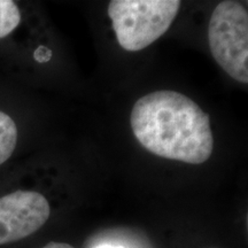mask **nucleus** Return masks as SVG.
Masks as SVG:
<instances>
[{
	"label": "nucleus",
	"mask_w": 248,
	"mask_h": 248,
	"mask_svg": "<svg viewBox=\"0 0 248 248\" xmlns=\"http://www.w3.org/2000/svg\"><path fill=\"white\" fill-rule=\"evenodd\" d=\"M130 123L139 144L156 156L188 164H201L212 156L208 114L182 93L160 90L139 98Z\"/></svg>",
	"instance_id": "obj_1"
},
{
	"label": "nucleus",
	"mask_w": 248,
	"mask_h": 248,
	"mask_svg": "<svg viewBox=\"0 0 248 248\" xmlns=\"http://www.w3.org/2000/svg\"><path fill=\"white\" fill-rule=\"evenodd\" d=\"M179 8L178 0H113L107 12L121 47L137 52L168 31Z\"/></svg>",
	"instance_id": "obj_2"
},
{
	"label": "nucleus",
	"mask_w": 248,
	"mask_h": 248,
	"mask_svg": "<svg viewBox=\"0 0 248 248\" xmlns=\"http://www.w3.org/2000/svg\"><path fill=\"white\" fill-rule=\"evenodd\" d=\"M213 58L231 78L248 83V13L239 1L226 0L213 11L208 26Z\"/></svg>",
	"instance_id": "obj_3"
},
{
	"label": "nucleus",
	"mask_w": 248,
	"mask_h": 248,
	"mask_svg": "<svg viewBox=\"0 0 248 248\" xmlns=\"http://www.w3.org/2000/svg\"><path fill=\"white\" fill-rule=\"evenodd\" d=\"M51 216L43 194L18 190L0 198V246L22 240L38 231Z\"/></svg>",
	"instance_id": "obj_4"
},
{
	"label": "nucleus",
	"mask_w": 248,
	"mask_h": 248,
	"mask_svg": "<svg viewBox=\"0 0 248 248\" xmlns=\"http://www.w3.org/2000/svg\"><path fill=\"white\" fill-rule=\"evenodd\" d=\"M17 126L8 114L0 110V166L14 153L17 144Z\"/></svg>",
	"instance_id": "obj_5"
},
{
	"label": "nucleus",
	"mask_w": 248,
	"mask_h": 248,
	"mask_svg": "<svg viewBox=\"0 0 248 248\" xmlns=\"http://www.w3.org/2000/svg\"><path fill=\"white\" fill-rule=\"evenodd\" d=\"M21 12L12 0H0V39L11 35L21 23Z\"/></svg>",
	"instance_id": "obj_6"
},
{
	"label": "nucleus",
	"mask_w": 248,
	"mask_h": 248,
	"mask_svg": "<svg viewBox=\"0 0 248 248\" xmlns=\"http://www.w3.org/2000/svg\"><path fill=\"white\" fill-rule=\"evenodd\" d=\"M43 248H75V247H73L69 244L54 243V241H52V243H48L47 245H45V246Z\"/></svg>",
	"instance_id": "obj_7"
},
{
	"label": "nucleus",
	"mask_w": 248,
	"mask_h": 248,
	"mask_svg": "<svg viewBox=\"0 0 248 248\" xmlns=\"http://www.w3.org/2000/svg\"><path fill=\"white\" fill-rule=\"evenodd\" d=\"M95 248H125L123 246H119V245H110V244H104L100 245V246L95 247Z\"/></svg>",
	"instance_id": "obj_8"
}]
</instances>
